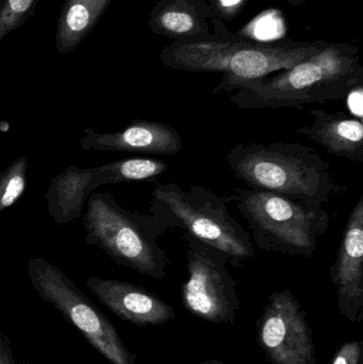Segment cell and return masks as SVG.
<instances>
[{
    "label": "cell",
    "instance_id": "obj_27",
    "mask_svg": "<svg viewBox=\"0 0 363 364\" xmlns=\"http://www.w3.org/2000/svg\"><path fill=\"white\" fill-rule=\"evenodd\" d=\"M359 364H362V363H360Z\"/></svg>",
    "mask_w": 363,
    "mask_h": 364
},
{
    "label": "cell",
    "instance_id": "obj_9",
    "mask_svg": "<svg viewBox=\"0 0 363 364\" xmlns=\"http://www.w3.org/2000/svg\"><path fill=\"white\" fill-rule=\"evenodd\" d=\"M257 343L272 364H317L313 331L291 291H275L256 323Z\"/></svg>",
    "mask_w": 363,
    "mask_h": 364
},
{
    "label": "cell",
    "instance_id": "obj_18",
    "mask_svg": "<svg viewBox=\"0 0 363 364\" xmlns=\"http://www.w3.org/2000/svg\"><path fill=\"white\" fill-rule=\"evenodd\" d=\"M27 170V158L19 157L0 173V214L12 207L25 192Z\"/></svg>",
    "mask_w": 363,
    "mask_h": 364
},
{
    "label": "cell",
    "instance_id": "obj_20",
    "mask_svg": "<svg viewBox=\"0 0 363 364\" xmlns=\"http://www.w3.org/2000/svg\"><path fill=\"white\" fill-rule=\"evenodd\" d=\"M249 0H210L215 15L222 21H234L242 12Z\"/></svg>",
    "mask_w": 363,
    "mask_h": 364
},
{
    "label": "cell",
    "instance_id": "obj_22",
    "mask_svg": "<svg viewBox=\"0 0 363 364\" xmlns=\"http://www.w3.org/2000/svg\"><path fill=\"white\" fill-rule=\"evenodd\" d=\"M362 98H363V85L355 87L352 90L345 100H347L350 110L353 115H356L357 119H362Z\"/></svg>",
    "mask_w": 363,
    "mask_h": 364
},
{
    "label": "cell",
    "instance_id": "obj_25",
    "mask_svg": "<svg viewBox=\"0 0 363 364\" xmlns=\"http://www.w3.org/2000/svg\"><path fill=\"white\" fill-rule=\"evenodd\" d=\"M200 364H226L224 363L223 361L217 360V359H210V360H205L202 361Z\"/></svg>",
    "mask_w": 363,
    "mask_h": 364
},
{
    "label": "cell",
    "instance_id": "obj_24",
    "mask_svg": "<svg viewBox=\"0 0 363 364\" xmlns=\"http://www.w3.org/2000/svg\"><path fill=\"white\" fill-rule=\"evenodd\" d=\"M286 1H287L288 4H290V6H298L306 2V0H286Z\"/></svg>",
    "mask_w": 363,
    "mask_h": 364
},
{
    "label": "cell",
    "instance_id": "obj_2",
    "mask_svg": "<svg viewBox=\"0 0 363 364\" xmlns=\"http://www.w3.org/2000/svg\"><path fill=\"white\" fill-rule=\"evenodd\" d=\"M359 85H363L359 48L347 43H330L292 68L234 92L229 100L244 110L300 109L345 100Z\"/></svg>",
    "mask_w": 363,
    "mask_h": 364
},
{
    "label": "cell",
    "instance_id": "obj_14",
    "mask_svg": "<svg viewBox=\"0 0 363 364\" xmlns=\"http://www.w3.org/2000/svg\"><path fill=\"white\" fill-rule=\"evenodd\" d=\"M310 113L313 123L298 128L296 134L321 145L335 157L363 164L362 119L347 113H330L319 109Z\"/></svg>",
    "mask_w": 363,
    "mask_h": 364
},
{
    "label": "cell",
    "instance_id": "obj_10",
    "mask_svg": "<svg viewBox=\"0 0 363 364\" xmlns=\"http://www.w3.org/2000/svg\"><path fill=\"white\" fill-rule=\"evenodd\" d=\"M330 277L336 287L339 312L356 324L363 320V194L343 230Z\"/></svg>",
    "mask_w": 363,
    "mask_h": 364
},
{
    "label": "cell",
    "instance_id": "obj_11",
    "mask_svg": "<svg viewBox=\"0 0 363 364\" xmlns=\"http://www.w3.org/2000/svg\"><path fill=\"white\" fill-rule=\"evenodd\" d=\"M78 145L85 151H119L151 156L178 155L183 149V139L178 130L162 122L134 119L119 132L83 130Z\"/></svg>",
    "mask_w": 363,
    "mask_h": 364
},
{
    "label": "cell",
    "instance_id": "obj_8",
    "mask_svg": "<svg viewBox=\"0 0 363 364\" xmlns=\"http://www.w3.org/2000/svg\"><path fill=\"white\" fill-rule=\"evenodd\" d=\"M187 241L188 278L181 286V303L190 314L212 324L234 325L240 310L237 282L227 255L190 235Z\"/></svg>",
    "mask_w": 363,
    "mask_h": 364
},
{
    "label": "cell",
    "instance_id": "obj_5",
    "mask_svg": "<svg viewBox=\"0 0 363 364\" xmlns=\"http://www.w3.org/2000/svg\"><path fill=\"white\" fill-rule=\"evenodd\" d=\"M246 220L254 246L261 252L313 258L330 227L323 207L255 188H236L227 196Z\"/></svg>",
    "mask_w": 363,
    "mask_h": 364
},
{
    "label": "cell",
    "instance_id": "obj_19",
    "mask_svg": "<svg viewBox=\"0 0 363 364\" xmlns=\"http://www.w3.org/2000/svg\"><path fill=\"white\" fill-rule=\"evenodd\" d=\"M40 0H2L0 4V42L21 28L33 14Z\"/></svg>",
    "mask_w": 363,
    "mask_h": 364
},
{
    "label": "cell",
    "instance_id": "obj_17",
    "mask_svg": "<svg viewBox=\"0 0 363 364\" xmlns=\"http://www.w3.org/2000/svg\"><path fill=\"white\" fill-rule=\"evenodd\" d=\"M170 166L168 162L155 158H128L117 160L95 168L100 182L121 183V182L143 181L161 176Z\"/></svg>",
    "mask_w": 363,
    "mask_h": 364
},
{
    "label": "cell",
    "instance_id": "obj_1",
    "mask_svg": "<svg viewBox=\"0 0 363 364\" xmlns=\"http://www.w3.org/2000/svg\"><path fill=\"white\" fill-rule=\"evenodd\" d=\"M326 41L261 42L240 33H225L208 40L172 42L160 53L170 70L219 73L212 94H230L287 70L325 48Z\"/></svg>",
    "mask_w": 363,
    "mask_h": 364
},
{
    "label": "cell",
    "instance_id": "obj_13",
    "mask_svg": "<svg viewBox=\"0 0 363 364\" xmlns=\"http://www.w3.org/2000/svg\"><path fill=\"white\" fill-rule=\"evenodd\" d=\"M87 286L107 309L138 326H157L176 316L157 295L130 282L90 277Z\"/></svg>",
    "mask_w": 363,
    "mask_h": 364
},
{
    "label": "cell",
    "instance_id": "obj_12",
    "mask_svg": "<svg viewBox=\"0 0 363 364\" xmlns=\"http://www.w3.org/2000/svg\"><path fill=\"white\" fill-rule=\"evenodd\" d=\"M147 25L153 34L173 42L208 40L228 31L206 0H160Z\"/></svg>",
    "mask_w": 363,
    "mask_h": 364
},
{
    "label": "cell",
    "instance_id": "obj_26",
    "mask_svg": "<svg viewBox=\"0 0 363 364\" xmlns=\"http://www.w3.org/2000/svg\"><path fill=\"white\" fill-rule=\"evenodd\" d=\"M2 0H0V4H1Z\"/></svg>",
    "mask_w": 363,
    "mask_h": 364
},
{
    "label": "cell",
    "instance_id": "obj_21",
    "mask_svg": "<svg viewBox=\"0 0 363 364\" xmlns=\"http://www.w3.org/2000/svg\"><path fill=\"white\" fill-rule=\"evenodd\" d=\"M362 341L345 342L337 350L332 364H359L362 363Z\"/></svg>",
    "mask_w": 363,
    "mask_h": 364
},
{
    "label": "cell",
    "instance_id": "obj_16",
    "mask_svg": "<svg viewBox=\"0 0 363 364\" xmlns=\"http://www.w3.org/2000/svg\"><path fill=\"white\" fill-rule=\"evenodd\" d=\"M112 0H65L55 32V47L61 53L74 50L97 25Z\"/></svg>",
    "mask_w": 363,
    "mask_h": 364
},
{
    "label": "cell",
    "instance_id": "obj_6",
    "mask_svg": "<svg viewBox=\"0 0 363 364\" xmlns=\"http://www.w3.org/2000/svg\"><path fill=\"white\" fill-rule=\"evenodd\" d=\"M83 227L87 245L97 246L117 264L157 280L168 275L170 257L157 242L164 231L151 214L125 209L110 192L93 193Z\"/></svg>",
    "mask_w": 363,
    "mask_h": 364
},
{
    "label": "cell",
    "instance_id": "obj_7",
    "mask_svg": "<svg viewBox=\"0 0 363 364\" xmlns=\"http://www.w3.org/2000/svg\"><path fill=\"white\" fill-rule=\"evenodd\" d=\"M27 272L43 301L55 306L104 358L112 364H136V355L127 350L110 321L59 267L36 257L30 259Z\"/></svg>",
    "mask_w": 363,
    "mask_h": 364
},
{
    "label": "cell",
    "instance_id": "obj_23",
    "mask_svg": "<svg viewBox=\"0 0 363 364\" xmlns=\"http://www.w3.org/2000/svg\"><path fill=\"white\" fill-rule=\"evenodd\" d=\"M0 364H12L8 355L0 348Z\"/></svg>",
    "mask_w": 363,
    "mask_h": 364
},
{
    "label": "cell",
    "instance_id": "obj_3",
    "mask_svg": "<svg viewBox=\"0 0 363 364\" xmlns=\"http://www.w3.org/2000/svg\"><path fill=\"white\" fill-rule=\"evenodd\" d=\"M226 161L247 188L276 193L310 207L322 208L345 190L337 186L330 164L300 143L238 144L228 151Z\"/></svg>",
    "mask_w": 363,
    "mask_h": 364
},
{
    "label": "cell",
    "instance_id": "obj_15",
    "mask_svg": "<svg viewBox=\"0 0 363 364\" xmlns=\"http://www.w3.org/2000/svg\"><path fill=\"white\" fill-rule=\"evenodd\" d=\"M100 186L95 168L70 166L60 173L51 181L45 194L51 220L64 226L80 218L90 193Z\"/></svg>",
    "mask_w": 363,
    "mask_h": 364
},
{
    "label": "cell",
    "instance_id": "obj_4",
    "mask_svg": "<svg viewBox=\"0 0 363 364\" xmlns=\"http://www.w3.org/2000/svg\"><path fill=\"white\" fill-rule=\"evenodd\" d=\"M151 196L149 212L164 233L183 229L185 235L227 255L237 269L255 257L251 235L230 213L227 196L204 186L183 188L175 182L157 184Z\"/></svg>",
    "mask_w": 363,
    "mask_h": 364
}]
</instances>
